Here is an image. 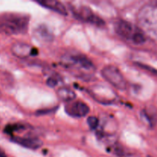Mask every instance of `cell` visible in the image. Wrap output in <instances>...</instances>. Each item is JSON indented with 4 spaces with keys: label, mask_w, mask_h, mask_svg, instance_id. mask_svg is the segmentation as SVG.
<instances>
[{
    "label": "cell",
    "mask_w": 157,
    "mask_h": 157,
    "mask_svg": "<svg viewBox=\"0 0 157 157\" xmlns=\"http://www.w3.org/2000/svg\"><path fill=\"white\" fill-rule=\"evenodd\" d=\"M11 140L18 145L22 146L25 148L31 149V150H38L43 145L42 141L37 138H24L14 136L11 139Z\"/></svg>",
    "instance_id": "ba28073f"
},
{
    "label": "cell",
    "mask_w": 157,
    "mask_h": 157,
    "mask_svg": "<svg viewBox=\"0 0 157 157\" xmlns=\"http://www.w3.org/2000/svg\"><path fill=\"white\" fill-rule=\"evenodd\" d=\"M103 78L109 83L121 90H125L127 87V81L121 71L113 65H107L101 71Z\"/></svg>",
    "instance_id": "7a4b0ae2"
},
{
    "label": "cell",
    "mask_w": 157,
    "mask_h": 157,
    "mask_svg": "<svg viewBox=\"0 0 157 157\" xmlns=\"http://www.w3.org/2000/svg\"><path fill=\"white\" fill-rule=\"evenodd\" d=\"M46 84H47V85L48 86V87H55V86H57V84H58V81L55 78L51 77V78H48L47 81H46Z\"/></svg>",
    "instance_id": "e0dca14e"
},
{
    "label": "cell",
    "mask_w": 157,
    "mask_h": 157,
    "mask_svg": "<svg viewBox=\"0 0 157 157\" xmlns=\"http://www.w3.org/2000/svg\"><path fill=\"white\" fill-rule=\"evenodd\" d=\"M135 64H136L137 67H139L140 68L144 69V70L150 72V73H152V75H156V76H157V70L154 69L153 67H150V66L147 65V64H142V63H139V62L135 63Z\"/></svg>",
    "instance_id": "9a60e30c"
},
{
    "label": "cell",
    "mask_w": 157,
    "mask_h": 157,
    "mask_svg": "<svg viewBox=\"0 0 157 157\" xmlns=\"http://www.w3.org/2000/svg\"><path fill=\"white\" fill-rule=\"evenodd\" d=\"M0 157H7L6 154L5 153V152L1 148H0Z\"/></svg>",
    "instance_id": "d6986e66"
},
{
    "label": "cell",
    "mask_w": 157,
    "mask_h": 157,
    "mask_svg": "<svg viewBox=\"0 0 157 157\" xmlns=\"http://www.w3.org/2000/svg\"><path fill=\"white\" fill-rule=\"evenodd\" d=\"M131 41L136 44H144L146 41V37L145 35H144V34L141 31L139 30L136 34H135Z\"/></svg>",
    "instance_id": "4fadbf2b"
},
{
    "label": "cell",
    "mask_w": 157,
    "mask_h": 157,
    "mask_svg": "<svg viewBox=\"0 0 157 157\" xmlns=\"http://www.w3.org/2000/svg\"><path fill=\"white\" fill-rule=\"evenodd\" d=\"M142 117L147 120L150 127H153L156 122V110H152V107H148L147 109L143 110Z\"/></svg>",
    "instance_id": "7c38bea8"
},
{
    "label": "cell",
    "mask_w": 157,
    "mask_h": 157,
    "mask_svg": "<svg viewBox=\"0 0 157 157\" xmlns=\"http://www.w3.org/2000/svg\"><path fill=\"white\" fill-rule=\"evenodd\" d=\"M73 13L78 19L82 20L94 25L102 27L105 25L104 20L98 15H96L92 11V9L87 6H81L78 9H75L73 10Z\"/></svg>",
    "instance_id": "3957f363"
},
{
    "label": "cell",
    "mask_w": 157,
    "mask_h": 157,
    "mask_svg": "<svg viewBox=\"0 0 157 157\" xmlns=\"http://www.w3.org/2000/svg\"><path fill=\"white\" fill-rule=\"evenodd\" d=\"M67 62L70 63V64L77 66L78 67V68H81L86 71L94 72L96 70L93 62L83 55H71L67 59Z\"/></svg>",
    "instance_id": "8992f818"
},
{
    "label": "cell",
    "mask_w": 157,
    "mask_h": 157,
    "mask_svg": "<svg viewBox=\"0 0 157 157\" xmlns=\"http://www.w3.org/2000/svg\"><path fill=\"white\" fill-rule=\"evenodd\" d=\"M12 54L19 58H25L29 55H35L38 52L37 49L25 43H15L11 48Z\"/></svg>",
    "instance_id": "52a82bcc"
},
{
    "label": "cell",
    "mask_w": 157,
    "mask_h": 157,
    "mask_svg": "<svg viewBox=\"0 0 157 157\" xmlns=\"http://www.w3.org/2000/svg\"><path fill=\"white\" fill-rule=\"evenodd\" d=\"M65 112L72 117H84L90 112V107L85 103L77 101L67 103L65 106Z\"/></svg>",
    "instance_id": "277c9868"
},
{
    "label": "cell",
    "mask_w": 157,
    "mask_h": 157,
    "mask_svg": "<svg viewBox=\"0 0 157 157\" xmlns=\"http://www.w3.org/2000/svg\"><path fill=\"white\" fill-rule=\"evenodd\" d=\"M36 2L41 5V6L47 9L55 11L57 13H59L62 15H67V12L65 6L61 2L56 1V0H37Z\"/></svg>",
    "instance_id": "9c48e42d"
},
{
    "label": "cell",
    "mask_w": 157,
    "mask_h": 157,
    "mask_svg": "<svg viewBox=\"0 0 157 157\" xmlns=\"http://www.w3.org/2000/svg\"><path fill=\"white\" fill-rule=\"evenodd\" d=\"M29 17L25 14H3L0 15V32L6 35L24 34L29 29Z\"/></svg>",
    "instance_id": "6da1fadb"
},
{
    "label": "cell",
    "mask_w": 157,
    "mask_h": 157,
    "mask_svg": "<svg viewBox=\"0 0 157 157\" xmlns=\"http://www.w3.org/2000/svg\"><path fill=\"white\" fill-rule=\"evenodd\" d=\"M35 38L41 41H51L53 39V35L46 26L40 25L35 30Z\"/></svg>",
    "instance_id": "30bf717a"
},
{
    "label": "cell",
    "mask_w": 157,
    "mask_h": 157,
    "mask_svg": "<svg viewBox=\"0 0 157 157\" xmlns=\"http://www.w3.org/2000/svg\"><path fill=\"white\" fill-rule=\"evenodd\" d=\"M57 95L59 98V99L67 103L71 102V101H73L76 98L75 92L72 90L71 88L66 87H60L57 90Z\"/></svg>",
    "instance_id": "8fae6325"
},
{
    "label": "cell",
    "mask_w": 157,
    "mask_h": 157,
    "mask_svg": "<svg viewBox=\"0 0 157 157\" xmlns=\"http://www.w3.org/2000/svg\"><path fill=\"white\" fill-rule=\"evenodd\" d=\"M87 123L88 127H90V129H91V130H95V129H97V127H98L99 120L98 119L97 117L90 116L88 117V118H87Z\"/></svg>",
    "instance_id": "5bb4252c"
},
{
    "label": "cell",
    "mask_w": 157,
    "mask_h": 157,
    "mask_svg": "<svg viewBox=\"0 0 157 157\" xmlns=\"http://www.w3.org/2000/svg\"><path fill=\"white\" fill-rule=\"evenodd\" d=\"M55 110V109L52 108V109H46V110H40L37 112L36 114L37 115H44V114H47V113H52Z\"/></svg>",
    "instance_id": "ac0fdd59"
},
{
    "label": "cell",
    "mask_w": 157,
    "mask_h": 157,
    "mask_svg": "<svg viewBox=\"0 0 157 157\" xmlns=\"http://www.w3.org/2000/svg\"><path fill=\"white\" fill-rule=\"evenodd\" d=\"M24 129V127L21 124H15V125H9L6 128V130L9 133H12L13 131H16V130H22Z\"/></svg>",
    "instance_id": "2e32d148"
},
{
    "label": "cell",
    "mask_w": 157,
    "mask_h": 157,
    "mask_svg": "<svg viewBox=\"0 0 157 157\" xmlns=\"http://www.w3.org/2000/svg\"><path fill=\"white\" fill-rule=\"evenodd\" d=\"M114 29L120 36L130 41H132L135 34L139 31V29L132 23L125 20H119L117 21L115 23Z\"/></svg>",
    "instance_id": "5b68a950"
}]
</instances>
